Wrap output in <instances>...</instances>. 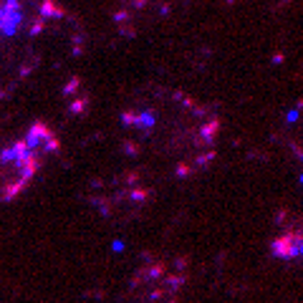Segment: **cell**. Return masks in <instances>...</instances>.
<instances>
[{"label": "cell", "instance_id": "1", "mask_svg": "<svg viewBox=\"0 0 303 303\" xmlns=\"http://www.w3.org/2000/svg\"><path fill=\"white\" fill-rule=\"evenodd\" d=\"M25 144H28V149L33 152V154L41 159V154L43 152H56L58 149V142H56V137L43 127V124H35L30 132H28V137H25Z\"/></svg>", "mask_w": 303, "mask_h": 303}]
</instances>
